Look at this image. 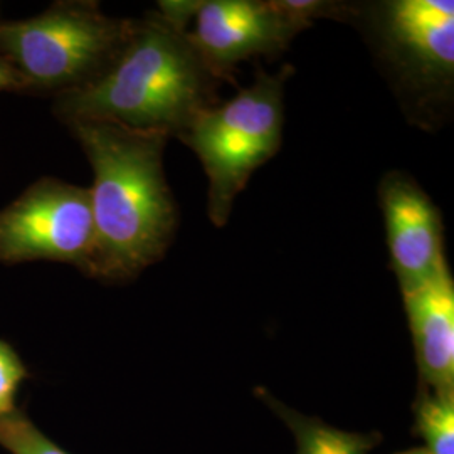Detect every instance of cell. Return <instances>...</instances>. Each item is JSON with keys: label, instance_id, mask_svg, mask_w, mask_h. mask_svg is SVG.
I'll return each instance as SVG.
<instances>
[{"label": "cell", "instance_id": "cell-6", "mask_svg": "<svg viewBox=\"0 0 454 454\" xmlns=\"http://www.w3.org/2000/svg\"><path fill=\"white\" fill-rule=\"evenodd\" d=\"M93 247L88 189L41 179L0 211V261H59L86 268Z\"/></svg>", "mask_w": 454, "mask_h": 454}, {"label": "cell", "instance_id": "cell-8", "mask_svg": "<svg viewBox=\"0 0 454 454\" xmlns=\"http://www.w3.org/2000/svg\"><path fill=\"white\" fill-rule=\"evenodd\" d=\"M379 200L386 219L392 270L401 292H411L450 266L441 212L421 185L404 172H389L382 177Z\"/></svg>", "mask_w": 454, "mask_h": 454}, {"label": "cell", "instance_id": "cell-9", "mask_svg": "<svg viewBox=\"0 0 454 454\" xmlns=\"http://www.w3.org/2000/svg\"><path fill=\"white\" fill-rule=\"evenodd\" d=\"M403 296L422 384L438 394L454 392V283L450 266Z\"/></svg>", "mask_w": 454, "mask_h": 454}, {"label": "cell", "instance_id": "cell-13", "mask_svg": "<svg viewBox=\"0 0 454 454\" xmlns=\"http://www.w3.org/2000/svg\"><path fill=\"white\" fill-rule=\"evenodd\" d=\"M27 371L16 350L0 340V418L16 411L17 389L26 379Z\"/></svg>", "mask_w": 454, "mask_h": 454}, {"label": "cell", "instance_id": "cell-7", "mask_svg": "<svg viewBox=\"0 0 454 454\" xmlns=\"http://www.w3.org/2000/svg\"><path fill=\"white\" fill-rule=\"evenodd\" d=\"M189 37L215 78L232 82L234 67L254 56L286 51L305 27L286 16L275 0H202Z\"/></svg>", "mask_w": 454, "mask_h": 454}, {"label": "cell", "instance_id": "cell-11", "mask_svg": "<svg viewBox=\"0 0 454 454\" xmlns=\"http://www.w3.org/2000/svg\"><path fill=\"white\" fill-rule=\"evenodd\" d=\"M416 426L429 454H454V392H426L418 401Z\"/></svg>", "mask_w": 454, "mask_h": 454}, {"label": "cell", "instance_id": "cell-1", "mask_svg": "<svg viewBox=\"0 0 454 454\" xmlns=\"http://www.w3.org/2000/svg\"><path fill=\"white\" fill-rule=\"evenodd\" d=\"M93 168V247L82 273L125 281L162 260L179 212L163 172L168 137L101 121L66 123Z\"/></svg>", "mask_w": 454, "mask_h": 454}, {"label": "cell", "instance_id": "cell-10", "mask_svg": "<svg viewBox=\"0 0 454 454\" xmlns=\"http://www.w3.org/2000/svg\"><path fill=\"white\" fill-rule=\"evenodd\" d=\"M262 401L292 429L298 451L296 454H367L380 441L379 434L347 433L317 418L303 416L281 404L266 390H258Z\"/></svg>", "mask_w": 454, "mask_h": 454}, {"label": "cell", "instance_id": "cell-5", "mask_svg": "<svg viewBox=\"0 0 454 454\" xmlns=\"http://www.w3.org/2000/svg\"><path fill=\"white\" fill-rule=\"evenodd\" d=\"M379 56L412 93L446 97L454 80V4L389 0L358 7Z\"/></svg>", "mask_w": 454, "mask_h": 454}, {"label": "cell", "instance_id": "cell-14", "mask_svg": "<svg viewBox=\"0 0 454 454\" xmlns=\"http://www.w3.org/2000/svg\"><path fill=\"white\" fill-rule=\"evenodd\" d=\"M0 91H27L24 80L4 58H0Z\"/></svg>", "mask_w": 454, "mask_h": 454}, {"label": "cell", "instance_id": "cell-3", "mask_svg": "<svg viewBox=\"0 0 454 454\" xmlns=\"http://www.w3.org/2000/svg\"><path fill=\"white\" fill-rule=\"evenodd\" d=\"M135 19L103 14L98 2H56L39 16L0 20V58L19 73L26 90H82L101 78L127 48Z\"/></svg>", "mask_w": 454, "mask_h": 454}, {"label": "cell", "instance_id": "cell-15", "mask_svg": "<svg viewBox=\"0 0 454 454\" xmlns=\"http://www.w3.org/2000/svg\"><path fill=\"white\" fill-rule=\"evenodd\" d=\"M403 454H429L426 450H414V451H406V453Z\"/></svg>", "mask_w": 454, "mask_h": 454}, {"label": "cell", "instance_id": "cell-2", "mask_svg": "<svg viewBox=\"0 0 454 454\" xmlns=\"http://www.w3.org/2000/svg\"><path fill=\"white\" fill-rule=\"evenodd\" d=\"M219 84L187 27L152 11L135 19L127 48L101 78L54 97V114L65 123L101 120L172 138L219 103Z\"/></svg>", "mask_w": 454, "mask_h": 454}, {"label": "cell", "instance_id": "cell-4", "mask_svg": "<svg viewBox=\"0 0 454 454\" xmlns=\"http://www.w3.org/2000/svg\"><path fill=\"white\" fill-rule=\"evenodd\" d=\"M292 73V66H283L276 74L258 69L249 88L200 112L177 137L194 150L209 179L207 214L214 226H226L251 174L278 153L285 120L283 91Z\"/></svg>", "mask_w": 454, "mask_h": 454}, {"label": "cell", "instance_id": "cell-12", "mask_svg": "<svg viewBox=\"0 0 454 454\" xmlns=\"http://www.w3.org/2000/svg\"><path fill=\"white\" fill-rule=\"evenodd\" d=\"M0 446L11 454H69L19 411L0 418Z\"/></svg>", "mask_w": 454, "mask_h": 454}]
</instances>
